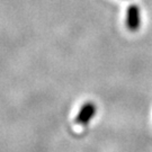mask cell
Segmentation results:
<instances>
[{
  "mask_svg": "<svg viewBox=\"0 0 152 152\" xmlns=\"http://www.w3.org/2000/svg\"><path fill=\"white\" fill-rule=\"evenodd\" d=\"M126 27L131 32H136L141 26V10L139 6L131 5L126 11Z\"/></svg>",
  "mask_w": 152,
  "mask_h": 152,
  "instance_id": "6da1fadb",
  "label": "cell"
},
{
  "mask_svg": "<svg viewBox=\"0 0 152 152\" xmlns=\"http://www.w3.org/2000/svg\"><path fill=\"white\" fill-rule=\"evenodd\" d=\"M96 110H97V107L94 103H91V102L85 103L79 110V114L76 117V120H75L76 124L87 125L92 117L96 115Z\"/></svg>",
  "mask_w": 152,
  "mask_h": 152,
  "instance_id": "7a4b0ae2",
  "label": "cell"
}]
</instances>
